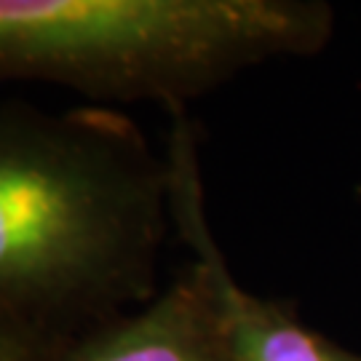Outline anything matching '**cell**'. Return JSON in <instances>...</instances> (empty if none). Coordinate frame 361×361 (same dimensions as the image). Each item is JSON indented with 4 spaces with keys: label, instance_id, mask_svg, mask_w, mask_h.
Returning <instances> with one entry per match:
<instances>
[{
    "label": "cell",
    "instance_id": "obj_6",
    "mask_svg": "<svg viewBox=\"0 0 361 361\" xmlns=\"http://www.w3.org/2000/svg\"><path fill=\"white\" fill-rule=\"evenodd\" d=\"M329 361H361V353H350V350L343 348H329Z\"/></svg>",
    "mask_w": 361,
    "mask_h": 361
},
{
    "label": "cell",
    "instance_id": "obj_5",
    "mask_svg": "<svg viewBox=\"0 0 361 361\" xmlns=\"http://www.w3.org/2000/svg\"><path fill=\"white\" fill-rule=\"evenodd\" d=\"M65 340L0 313V361H51Z\"/></svg>",
    "mask_w": 361,
    "mask_h": 361
},
{
    "label": "cell",
    "instance_id": "obj_2",
    "mask_svg": "<svg viewBox=\"0 0 361 361\" xmlns=\"http://www.w3.org/2000/svg\"><path fill=\"white\" fill-rule=\"evenodd\" d=\"M329 22L292 0H0V83L182 113L244 67L316 51Z\"/></svg>",
    "mask_w": 361,
    "mask_h": 361
},
{
    "label": "cell",
    "instance_id": "obj_3",
    "mask_svg": "<svg viewBox=\"0 0 361 361\" xmlns=\"http://www.w3.org/2000/svg\"><path fill=\"white\" fill-rule=\"evenodd\" d=\"M174 116L169 137V195L174 228L207 268L225 324L231 361H329V343L297 322L289 308L246 292L233 279L217 249L204 212V188L195 137L182 113Z\"/></svg>",
    "mask_w": 361,
    "mask_h": 361
},
{
    "label": "cell",
    "instance_id": "obj_4",
    "mask_svg": "<svg viewBox=\"0 0 361 361\" xmlns=\"http://www.w3.org/2000/svg\"><path fill=\"white\" fill-rule=\"evenodd\" d=\"M51 361H231L207 268H190L145 302L67 337Z\"/></svg>",
    "mask_w": 361,
    "mask_h": 361
},
{
    "label": "cell",
    "instance_id": "obj_1",
    "mask_svg": "<svg viewBox=\"0 0 361 361\" xmlns=\"http://www.w3.org/2000/svg\"><path fill=\"white\" fill-rule=\"evenodd\" d=\"M169 164L102 104H0V313L73 337L150 302Z\"/></svg>",
    "mask_w": 361,
    "mask_h": 361
}]
</instances>
